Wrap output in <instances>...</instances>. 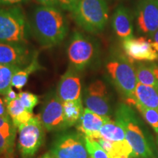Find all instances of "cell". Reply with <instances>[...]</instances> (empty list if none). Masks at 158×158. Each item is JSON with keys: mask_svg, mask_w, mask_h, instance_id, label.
Wrapping results in <instances>:
<instances>
[{"mask_svg": "<svg viewBox=\"0 0 158 158\" xmlns=\"http://www.w3.org/2000/svg\"><path fill=\"white\" fill-rule=\"evenodd\" d=\"M135 105L158 110V89L138 83L136 85Z\"/></svg>", "mask_w": 158, "mask_h": 158, "instance_id": "cell-18", "label": "cell"}, {"mask_svg": "<svg viewBox=\"0 0 158 158\" xmlns=\"http://www.w3.org/2000/svg\"><path fill=\"white\" fill-rule=\"evenodd\" d=\"M84 95L86 108L104 117H110V99L107 86L103 81L97 80L91 83L84 90Z\"/></svg>", "mask_w": 158, "mask_h": 158, "instance_id": "cell-9", "label": "cell"}, {"mask_svg": "<svg viewBox=\"0 0 158 158\" xmlns=\"http://www.w3.org/2000/svg\"><path fill=\"white\" fill-rule=\"evenodd\" d=\"M29 0H0V7H10V6L17 5L19 4L26 2Z\"/></svg>", "mask_w": 158, "mask_h": 158, "instance_id": "cell-31", "label": "cell"}, {"mask_svg": "<svg viewBox=\"0 0 158 158\" xmlns=\"http://www.w3.org/2000/svg\"><path fill=\"white\" fill-rule=\"evenodd\" d=\"M56 94L62 102L81 99V80L78 71L71 68L65 72L57 86Z\"/></svg>", "mask_w": 158, "mask_h": 158, "instance_id": "cell-14", "label": "cell"}, {"mask_svg": "<svg viewBox=\"0 0 158 158\" xmlns=\"http://www.w3.org/2000/svg\"><path fill=\"white\" fill-rule=\"evenodd\" d=\"M16 98H18V94L13 90L12 87H10L5 94V98H4V100H5V103L7 104L8 102L13 101V100H15Z\"/></svg>", "mask_w": 158, "mask_h": 158, "instance_id": "cell-32", "label": "cell"}, {"mask_svg": "<svg viewBox=\"0 0 158 158\" xmlns=\"http://www.w3.org/2000/svg\"><path fill=\"white\" fill-rule=\"evenodd\" d=\"M23 68L17 65L0 64V94L5 96L6 92L12 87L11 81L17 71Z\"/></svg>", "mask_w": 158, "mask_h": 158, "instance_id": "cell-24", "label": "cell"}, {"mask_svg": "<svg viewBox=\"0 0 158 158\" xmlns=\"http://www.w3.org/2000/svg\"><path fill=\"white\" fill-rule=\"evenodd\" d=\"M112 27L116 35L122 40L133 37V19L127 7L121 5L116 9L112 16Z\"/></svg>", "mask_w": 158, "mask_h": 158, "instance_id": "cell-16", "label": "cell"}, {"mask_svg": "<svg viewBox=\"0 0 158 158\" xmlns=\"http://www.w3.org/2000/svg\"><path fill=\"white\" fill-rule=\"evenodd\" d=\"M50 152L55 158H89L84 136L73 132L58 136Z\"/></svg>", "mask_w": 158, "mask_h": 158, "instance_id": "cell-8", "label": "cell"}, {"mask_svg": "<svg viewBox=\"0 0 158 158\" xmlns=\"http://www.w3.org/2000/svg\"><path fill=\"white\" fill-rule=\"evenodd\" d=\"M30 29L20 6L0 7V43L26 44Z\"/></svg>", "mask_w": 158, "mask_h": 158, "instance_id": "cell-4", "label": "cell"}, {"mask_svg": "<svg viewBox=\"0 0 158 158\" xmlns=\"http://www.w3.org/2000/svg\"><path fill=\"white\" fill-rule=\"evenodd\" d=\"M43 127L47 131H59L65 130L63 102L56 93H51L43 104L38 116Z\"/></svg>", "mask_w": 158, "mask_h": 158, "instance_id": "cell-10", "label": "cell"}, {"mask_svg": "<svg viewBox=\"0 0 158 158\" xmlns=\"http://www.w3.org/2000/svg\"><path fill=\"white\" fill-rule=\"evenodd\" d=\"M110 78L129 105H135V92L138 84L136 71L132 62L124 56L111 59L106 64Z\"/></svg>", "mask_w": 158, "mask_h": 158, "instance_id": "cell-5", "label": "cell"}, {"mask_svg": "<svg viewBox=\"0 0 158 158\" xmlns=\"http://www.w3.org/2000/svg\"><path fill=\"white\" fill-rule=\"evenodd\" d=\"M37 2L40 4L41 5L45 6H51V7H58L57 0H36Z\"/></svg>", "mask_w": 158, "mask_h": 158, "instance_id": "cell-35", "label": "cell"}, {"mask_svg": "<svg viewBox=\"0 0 158 158\" xmlns=\"http://www.w3.org/2000/svg\"><path fill=\"white\" fill-rule=\"evenodd\" d=\"M150 43L154 48L157 51L158 53V30L155 31L154 34L151 36V38L149 39Z\"/></svg>", "mask_w": 158, "mask_h": 158, "instance_id": "cell-34", "label": "cell"}, {"mask_svg": "<svg viewBox=\"0 0 158 158\" xmlns=\"http://www.w3.org/2000/svg\"><path fill=\"white\" fill-rule=\"evenodd\" d=\"M32 56L26 44L0 43V64L24 68L30 62Z\"/></svg>", "mask_w": 158, "mask_h": 158, "instance_id": "cell-13", "label": "cell"}, {"mask_svg": "<svg viewBox=\"0 0 158 158\" xmlns=\"http://www.w3.org/2000/svg\"><path fill=\"white\" fill-rule=\"evenodd\" d=\"M85 142L87 148L89 158H109L107 152L101 147V146L94 140L85 137Z\"/></svg>", "mask_w": 158, "mask_h": 158, "instance_id": "cell-27", "label": "cell"}, {"mask_svg": "<svg viewBox=\"0 0 158 158\" xmlns=\"http://www.w3.org/2000/svg\"><path fill=\"white\" fill-rule=\"evenodd\" d=\"M0 130L10 135H16V127L13 124L10 118L0 116Z\"/></svg>", "mask_w": 158, "mask_h": 158, "instance_id": "cell-29", "label": "cell"}, {"mask_svg": "<svg viewBox=\"0 0 158 158\" xmlns=\"http://www.w3.org/2000/svg\"><path fill=\"white\" fill-rule=\"evenodd\" d=\"M135 106L142 114L144 119L153 128L155 133L158 134V110L143 107L138 104H136Z\"/></svg>", "mask_w": 158, "mask_h": 158, "instance_id": "cell-26", "label": "cell"}, {"mask_svg": "<svg viewBox=\"0 0 158 158\" xmlns=\"http://www.w3.org/2000/svg\"><path fill=\"white\" fill-rule=\"evenodd\" d=\"M0 116L4 118H10L7 110V105L5 103V100L1 98H0Z\"/></svg>", "mask_w": 158, "mask_h": 158, "instance_id": "cell-33", "label": "cell"}, {"mask_svg": "<svg viewBox=\"0 0 158 158\" xmlns=\"http://www.w3.org/2000/svg\"><path fill=\"white\" fill-rule=\"evenodd\" d=\"M71 13L76 24L89 33L101 32L108 23L106 0H79Z\"/></svg>", "mask_w": 158, "mask_h": 158, "instance_id": "cell-3", "label": "cell"}, {"mask_svg": "<svg viewBox=\"0 0 158 158\" xmlns=\"http://www.w3.org/2000/svg\"><path fill=\"white\" fill-rule=\"evenodd\" d=\"M110 117H104L94 113L87 108H84V111L80 119L76 124L78 133L85 137L95 140L100 138V130Z\"/></svg>", "mask_w": 158, "mask_h": 158, "instance_id": "cell-15", "label": "cell"}, {"mask_svg": "<svg viewBox=\"0 0 158 158\" xmlns=\"http://www.w3.org/2000/svg\"><path fill=\"white\" fill-rule=\"evenodd\" d=\"M100 137L110 141H122L126 140L125 133L119 123L111 118L107 120L100 130Z\"/></svg>", "mask_w": 158, "mask_h": 158, "instance_id": "cell-23", "label": "cell"}, {"mask_svg": "<svg viewBox=\"0 0 158 158\" xmlns=\"http://www.w3.org/2000/svg\"><path fill=\"white\" fill-rule=\"evenodd\" d=\"M79 0H57L58 7L64 10L72 12Z\"/></svg>", "mask_w": 158, "mask_h": 158, "instance_id": "cell-30", "label": "cell"}, {"mask_svg": "<svg viewBox=\"0 0 158 158\" xmlns=\"http://www.w3.org/2000/svg\"><path fill=\"white\" fill-rule=\"evenodd\" d=\"M108 154L109 158H128L133 157V149L127 140L122 141H110L102 138L95 139Z\"/></svg>", "mask_w": 158, "mask_h": 158, "instance_id": "cell-17", "label": "cell"}, {"mask_svg": "<svg viewBox=\"0 0 158 158\" xmlns=\"http://www.w3.org/2000/svg\"><path fill=\"white\" fill-rule=\"evenodd\" d=\"M18 139V149L22 158H31L43 145L45 138L44 127L39 117L31 118L20 126Z\"/></svg>", "mask_w": 158, "mask_h": 158, "instance_id": "cell-7", "label": "cell"}, {"mask_svg": "<svg viewBox=\"0 0 158 158\" xmlns=\"http://www.w3.org/2000/svg\"><path fill=\"white\" fill-rule=\"evenodd\" d=\"M116 121L123 127L125 138L133 149L135 158H155V155L147 141L141 122L129 105L120 104L116 109Z\"/></svg>", "mask_w": 158, "mask_h": 158, "instance_id": "cell-2", "label": "cell"}, {"mask_svg": "<svg viewBox=\"0 0 158 158\" xmlns=\"http://www.w3.org/2000/svg\"><path fill=\"white\" fill-rule=\"evenodd\" d=\"M135 71L138 83L158 89V65L141 63Z\"/></svg>", "mask_w": 158, "mask_h": 158, "instance_id": "cell-22", "label": "cell"}, {"mask_svg": "<svg viewBox=\"0 0 158 158\" xmlns=\"http://www.w3.org/2000/svg\"><path fill=\"white\" fill-rule=\"evenodd\" d=\"M157 144H158V135H157Z\"/></svg>", "mask_w": 158, "mask_h": 158, "instance_id": "cell-38", "label": "cell"}, {"mask_svg": "<svg viewBox=\"0 0 158 158\" xmlns=\"http://www.w3.org/2000/svg\"><path fill=\"white\" fill-rule=\"evenodd\" d=\"M82 99L63 102V112L65 126L67 128L76 125L81 116L83 111Z\"/></svg>", "mask_w": 158, "mask_h": 158, "instance_id": "cell-21", "label": "cell"}, {"mask_svg": "<svg viewBox=\"0 0 158 158\" xmlns=\"http://www.w3.org/2000/svg\"><path fill=\"white\" fill-rule=\"evenodd\" d=\"M15 136L10 135L0 130V158H8L12 155Z\"/></svg>", "mask_w": 158, "mask_h": 158, "instance_id": "cell-25", "label": "cell"}, {"mask_svg": "<svg viewBox=\"0 0 158 158\" xmlns=\"http://www.w3.org/2000/svg\"><path fill=\"white\" fill-rule=\"evenodd\" d=\"M136 24L143 34L151 37L158 30V0H141L136 10Z\"/></svg>", "mask_w": 158, "mask_h": 158, "instance_id": "cell-11", "label": "cell"}, {"mask_svg": "<svg viewBox=\"0 0 158 158\" xmlns=\"http://www.w3.org/2000/svg\"><path fill=\"white\" fill-rule=\"evenodd\" d=\"M128 158H135V157H129Z\"/></svg>", "mask_w": 158, "mask_h": 158, "instance_id": "cell-37", "label": "cell"}, {"mask_svg": "<svg viewBox=\"0 0 158 158\" xmlns=\"http://www.w3.org/2000/svg\"><path fill=\"white\" fill-rule=\"evenodd\" d=\"M18 98L29 113L33 114V110L39 102V98L36 94L29 92H20Z\"/></svg>", "mask_w": 158, "mask_h": 158, "instance_id": "cell-28", "label": "cell"}, {"mask_svg": "<svg viewBox=\"0 0 158 158\" xmlns=\"http://www.w3.org/2000/svg\"><path fill=\"white\" fill-rule=\"evenodd\" d=\"M40 158H55V157L51 155V152H48V153L45 154V155H43V156H41Z\"/></svg>", "mask_w": 158, "mask_h": 158, "instance_id": "cell-36", "label": "cell"}, {"mask_svg": "<svg viewBox=\"0 0 158 158\" xmlns=\"http://www.w3.org/2000/svg\"><path fill=\"white\" fill-rule=\"evenodd\" d=\"M40 68V64H39L38 62V54L37 53H35L33 54L30 62L24 68L20 69L13 75L11 81V86L18 89H21L27 84L30 75L36 72L37 70H39Z\"/></svg>", "mask_w": 158, "mask_h": 158, "instance_id": "cell-20", "label": "cell"}, {"mask_svg": "<svg viewBox=\"0 0 158 158\" xmlns=\"http://www.w3.org/2000/svg\"><path fill=\"white\" fill-rule=\"evenodd\" d=\"M6 105L10 118L17 129L20 126L28 122L34 116L33 114L29 113L26 109L19 98H16Z\"/></svg>", "mask_w": 158, "mask_h": 158, "instance_id": "cell-19", "label": "cell"}, {"mask_svg": "<svg viewBox=\"0 0 158 158\" xmlns=\"http://www.w3.org/2000/svg\"><path fill=\"white\" fill-rule=\"evenodd\" d=\"M67 52L72 68L80 72L93 62L98 54V45L91 37L76 31L70 40Z\"/></svg>", "mask_w": 158, "mask_h": 158, "instance_id": "cell-6", "label": "cell"}, {"mask_svg": "<svg viewBox=\"0 0 158 158\" xmlns=\"http://www.w3.org/2000/svg\"><path fill=\"white\" fill-rule=\"evenodd\" d=\"M122 45L130 62H154L158 59V53L152 47L149 40L146 37H131L124 40Z\"/></svg>", "mask_w": 158, "mask_h": 158, "instance_id": "cell-12", "label": "cell"}, {"mask_svg": "<svg viewBox=\"0 0 158 158\" xmlns=\"http://www.w3.org/2000/svg\"><path fill=\"white\" fill-rule=\"evenodd\" d=\"M31 27L40 44L51 48L60 44L68 32L66 17L56 7L40 5L31 17Z\"/></svg>", "mask_w": 158, "mask_h": 158, "instance_id": "cell-1", "label": "cell"}]
</instances>
